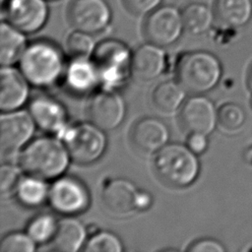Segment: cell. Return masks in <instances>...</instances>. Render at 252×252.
<instances>
[{
  "label": "cell",
  "mask_w": 252,
  "mask_h": 252,
  "mask_svg": "<svg viewBox=\"0 0 252 252\" xmlns=\"http://www.w3.org/2000/svg\"><path fill=\"white\" fill-rule=\"evenodd\" d=\"M48 0H2L5 21L25 32L40 31L49 19Z\"/></svg>",
  "instance_id": "9c48e42d"
},
{
  "label": "cell",
  "mask_w": 252,
  "mask_h": 252,
  "mask_svg": "<svg viewBox=\"0 0 252 252\" xmlns=\"http://www.w3.org/2000/svg\"><path fill=\"white\" fill-rule=\"evenodd\" d=\"M35 123L30 112L6 111L0 117V148L2 154L12 155L25 148L32 137Z\"/></svg>",
  "instance_id": "7c38bea8"
},
{
  "label": "cell",
  "mask_w": 252,
  "mask_h": 252,
  "mask_svg": "<svg viewBox=\"0 0 252 252\" xmlns=\"http://www.w3.org/2000/svg\"><path fill=\"white\" fill-rule=\"evenodd\" d=\"M20 170L13 164L4 163L0 169V192L7 194L16 189L21 177Z\"/></svg>",
  "instance_id": "4dcf8cb0"
},
{
  "label": "cell",
  "mask_w": 252,
  "mask_h": 252,
  "mask_svg": "<svg viewBox=\"0 0 252 252\" xmlns=\"http://www.w3.org/2000/svg\"><path fill=\"white\" fill-rule=\"evenodd\" d=\"M213 7L221 27L238 30L252 20V0H215Z\"/></svg>",
  "instance_id": "ffe728a7"
},
{
  "label": "cell",
  "mask_w": 252,
  "mask_h": 252,
  "mask_svg": "<svg viewBox=\"0 0 252 252\" xmlns=\"http://www.w3.org/2000/svg\"><path fill=\"white\" fill-rule=\"evenodd\" d=\"M132 55L127 44L116 38H105L95 45L93 62L103 89L117 90L127 82L132 72Z\"/></svg>",
  "instance_id": "277c9868"
},
{
  "label": "cell",
  "mask_w": 252,
  "mask_h": 252,
  "mask_svg": "<svg viewBox=\"0 0 252 252\" xmlns=\"http://www.w3.org/2000/svg\"><path fill=\"white\" fill-rule=\"evenodd\" d=\"M66 44L70 54L79 58H89L93 55L96 45L92 33L79 30H75L68 35Z\"/></svg>",
  "instance_id": "4316f807"
},
{
  "label": "cell",
  "mask_w": 252,
  "mask_h": 252,
  "mask_svg": "<svg viewBox=\"0 0 252 252\" xmlns=\"http://www.w3.org/2000/svg\"><path fill=\"white\" fill-rule=\"evenodd\" d=\"M169 132L167 126L155 117H145L135 123L131 131V141L137 150L152 154L167 144Z\"/></svg>",
  "instance_id": "e0dca14e"
},
{
  "label": "cell",
  "mask_w": 252,
  "mask_h": 252,
  "mask_svg": "<svg viewBox=\"0 0 252 252\" xmlns=\"http://www.w3.org/2000/svg\"><path fill=\"white\" fill-rule=\"evenodd\" d=\"M185 97V89L175 81H164L158 84L153 92V102L163 112L176 110Z\"/></svg>",
  "instance_id": "d4e9b609"
},
{
  "label": "cell",
  "mask_w": 252,
  "mask_h": 252,
  "mask_svg": "<svg viewBox=\"0 0 252 252\" xmlns=\"http://www.w3.org/2000/svg\"><path fill=\"white\" fill-rule=\"evenodd\" d=\"M181 11L184 29L193 35H201L208 32L217 22L214 7L204 2H191Z\"/></svg>",
  "instance_id": "603a6c76"
},
{
  "label": "cell",
  "mask_w": 252,
  "mask_h": 252,
  "mask_svg": "<svg viewBox=\"0 0 252 252\" xmlns=\"http://www.w3.org/2000/svg\"><path fill=\"white\" fill-rule=\"evenodd\" d=\"M165 68V53L152 42L140 45L132 55V73L141 80H153Z\"/></svg>",
  "instance_id": "ac0fdd59"
},
{
  "label": "cell",
  "mask_w": 252,
  "mask_h": 252,
  "mask_svg": "<svg viewBox=\"0 0 252 252\" xmlns=\"http://www.w3.org/2000/svg\"><path fill=\"white\" fill-rule=\"evenodd\" d=\"M49 188L45 179L29 174L20 179L15 190L17 199L22 205L35 208L48 200Z\"/></svg>",
  "instance_id": "cb8c5ba5"
},
{
  "label": "cell",
  "mask_w": 252,
  "mask_h": 252,
  "mask_svg": "<svg viewBox=\"0 0 252 252\" xmlns=\"http://www.w3.org/2000/svg\"><path fill=\"white\" fill-rule=\"evenodd\" d=\"M222 67L219 58L204 50L186 52L180 55L175 67L177 82L192 94H205L220 82Z\"/></svg>",
  "instance_id": "3957f363"
},
{
  "label": "cell",
  "mask_w": 252,
  "mask_h": 252,
  "mask_svg": "<svg viewBox=\"0 0 252 252\" xmlns=\"http://www.w3.org/2000/svg\"><path fill=\"white\" fill-rule=\"evenodd\" d=\"M70 158L64 142L55 137L43 136L24 148L19 162L28 174L48 180L58 178L66 171Z\"/></svg>",
  "instance_id": "6da1fadb"
},
{
  "label": "cell",
  "mask_w": 252,
  "mask_h": 252,
  "mask_svg": "<svg viewBox=\"0 0 252 252\" xmlns=\"http://www.w3.org/2000/svg\"><path fill=\"white\" fill-rule=\"evenodd\" d=\"M187 147L196 155L204 153L208 148L207 135L199 133H191L187 140Z\"/></svg>",
  "instance_id": "836d02e7"
},
{
  "label": "cell",
  "mask_w": 252,
  "mask_h": 252,
  "mask_svg": "<svg viewBox=\"0 0 252 252\" xmlns=\"http://www.w3.org/2000/svg\"><path fill=\"white\" fill-rule=\"evenodd\" d=\"M128 12L135 16H147L159 7L163 0H122Z\"/></svg>",
  "instance_id": "1f68e13d"
},
{
  "label": "cell",
  "mask_w": 252,
  "mask_h": 252,
  "mask_svg": "<svg viewBox=\"0 0 252 252\" xmlns=\"http://www.w3.org/2000/svg\"><path fill=\"white\" fill-rule=\"evenodd\" d=\"M67 16L75 30L95 34L110 25L112 10L106 0H72Z\"/></svg>",
  "instance_id": "30bf717a"
},
{
  "label": "cell",
  "mask_w": 252,
  "mask_h": 252,
  "mask_svg": "<svg viewBox=\"0 0 252 252\" xmlns=\"http://www.w3.org/2000/svg\"><path fill=\"white\" fill-rule=\"evenodd\" d=\"M61 137L71 158L82 164L96 161L106 148L103 129L93 122H81L67 127Z\"/></svg>",
  "instance_id": "8992f818"
},
{
  "label": "cell",
  "mask_w": 252,
  "mask_h": 252,
  "mask_svg": "<svg viewBox=\"0 0 252 252\" xmlns=\"http://www.w3.org/2000/svg\"><path fill=\"white\" fill-rule=\"evenodd\" d=\"M87 228L76 219L66 218L59 221L51 240V249L60 252H76L86 244Z\"/></svg>",
  "instance_id": "44dd1931"
},
{
  "label": "cell",
  "mask_w": 252,
  "mask_h": 252,
  "mask_svg": "<svg viewBox=\"0 0 252 252\" xmlns=\"http://www.w3.org/2000/svg\"><path fill=\"white\" fill-rule=\"evenodd\" d=\"M20 69L30 84L46 88L64 75L66 66L58 45L48 39H37L27 45L20 58Z\"/></svg>",
  "instance_id": "7a4b0ae2"
},
{
  "label": "cell",
  "mask_w": 252,
  "mask_h": 252,
  "mask_svg": "<svg viewBox=\"0 0 252 252\" xmlns=\"http://www.w3.org/2000/svg\"><path fill=\"white\" fill-rule=\"evenodd\" d=\"M87 111L91 122L103 130H112L123 121L126 106L116 90L102 89L91 97Z\"/></svg>",
  "instance_id": "4fadbf2b"
},
{
  "label": "cell",
  "mask_w": 252,
  "mask_h": 252,
  "mask_svg": "<svg viewBox=\"0 0 252 252\" xmlns=\"http://www.w3.org/2000/svg\"><path fill=\"white\" fill-rule=\"evenodd\" d=\"M247 87H248L249 91L252 93V65H251L250 70L247 75Z\"/></svg>",
  "instance_id": "e575fe53"
},
{
  "label": "cell",
  "mask_w": 252,
  "mask_h": 252,
  "mask_svg": "<svg viewBox=\"0 0 252 252\" xmlns=\"http://www.w3.org/2000/svg\"><path fill=\"white\" fill-rule=\"evenodd\" d=\"M244 109L237 103H223L218 110L219 124L226 131H235L241 128L245 122Z\"/></svg>",
  "instance_id": "83f0119b"
},
{
  "label": "cell",
  "mask_w": 252,
  "mask_h": 252,
  "mask_svg": "<svg viewBox=\"0 0 252 252\" xmlns=\"http://www.w3.org/2000/svg\"><path fill=\"white\" fill-rule=\"evenodd\" d=\"M157 175L173 187H186L198 177L200 163L196 154L180 144H166L154 159Z\"/></svg>",
  "instance_id": "5b68a950"
},
{
  "label": "cell",
  "mask_w": 252,
  "mask_h": 252,
  "mask_svg": "<svg viewBox=\"0 0 252 252\" xmlns=\"http://www.w3.org/2000/svg\"><path fill=\"white\" fill-rule=\"evenodd\" d=\"M64 79L68 89L77 94H88L99 84L96 68L88 58L74 57L66 66Z\"/></svg>",
  "instance_id": "d6986e66"
},
{
  "label": "cell",
  "mask_w": 252,
  "mask_h": 252,
  "mask_svg": "<svg viewBox=\"0 0 252 252\" xmlns=\"http://www.w3.org/2000/svg\"><path fill=\"white\" fill-rule=\"evenodd\" d=\"M143 30L149 42L161 47L169 46L185 31L182 11L173 5L161 4L146 16Z\"/></svg>",
  "instance_id": "52a82bcc"
},
{
  "label": "cell",
  "mask_w": 252,
  "mask_h": 252,
  "mask_svg": "<svg viewBox=\"0 0 252 252\" xmlns=\"http://www.w3.org/2000/svg\"><path fill=\"white\" fill-rule=\"evenodd\" d=\"M84 250L88 252H121L123 246L114 233L98 231L87 240Z\"/></svg>",
  "instance_id": "f1b7e54d"
},
{
  "label": "cell",
  "mask_w": 252,
  "mask_h": 252,
  "mask_svg": "<svg viewBox=\"0 0 252 252\" xmlns=\"http://www.w3.org/2000/svg\"><path fill=\"white\" fill-rule=\"evenodd\" d=\"M48 1H54V0H48Z\"/></svg>",
  "instance_id": "8d00e7d4"
},
{
  "label": "cell",
  "mask_w": 252,
  "mask_h": 252,
  "mask_svg": "<svg viewBox=\"0 0 252 252\" xmlns=\"http://www.w3.org/2000/svg\"><path fill=\"white\" fill-rule=\"evenodd\" d=\"M26 33L3 20L0 26V63L10 66L20 60L27 47Z\"/></svg>",
  "instance_id": "7402d4cb"
},
{
  "label": "cell",
  "mask_w": 252,
  "mask_h": 252,
  "mask_svg": "<svg viewBox=\"0 0 252 252\" xmlns=\"http://www.w3.org/2000/svg\"><path fill=\"white\" fill-rule=\"evenodd\" d=\"M250 105H251V107H252V97H251V100H250Z\"/></svg>",
  "instance_id": "d590c367"
},
{
  "label": "cell",
  "mask_w": 252,
  "mask_h": 252,
  "mask_svg": "<svg viewBox=\"0 0 252 252\" xmlns=\"http://www.w3.org/2000/svg\"><path fill=\"white\" fill-rule=\"evenodd\" d=\"M29 108L35 125L41 130L62 136L67 129V111L57 99L47 95H38L32 99Z\"/></svg>",
  "instance_id": "9a60e30c"
},
{
  "label": "cell",
  "mask_w": 252,
  "mask_h": 252,
  "mask_svg": "<svg viewBox=\"0 0 252 252\" xmlns=\"http://www.w3.org/2000/svg\"><path fill=\"white\" fill-rule=\"evenodd\" d=\"M29 81L22 72L2 66L0 70V108L3 112L18 110L30 94Z\"/></svg>",
  "instance_id": "2e32d148"
},
{
  "label": "cell",
  "mask_w": 252,
  "mask_h": 252,
  "mask_svg": "<svg viewBox=\"0 0 252 252\" xmlns=\"http://www.w3.org/2000/svg\"><path fill=\"white\" fill-rule=\"evenodd\" d=\"M48 202L57 213L73 216L83 213L90 204L85 184L71 176L58 177L49 188Z\"/></svg>",
  "instance_id": "8fae6325"
},
{
  "label": "cell",
  "mask_w": 252,
  "mask_h": 252,
  "mask_svg": "<svg viewBox=\"0 0 252 252\" xmlns=\"http://www.w3.org/2000/svg\"><path fill=\"white\" fill-rule=\"evenodd\" d=\"M36 242L24 232H12L5 235L0 242L1 252H33Z\"/></svg>",
  "instance_id": "f546056e"
},
{
  "label": "cell",
  "mask_w": 252,
  "mask_h": 252,
  "mask_svg": "<svg viewBox=\"0 0 252 252\" xmlns=\"http://www.w3.org/2000/svg\"><path fill=\"white\" fill-rule=\"evenodd\" d=\"M190 252H224L225 248L223 245L211 238H203L198 241H195L189 248Z\"/></svg>",
  "instance_id": "d6a6232c"
},
{
  "label": "cell",
  "mask_w": 252,
  "mask_h": 252,
  "mask_svg": "<svg viewBox=\"0 0 252 252\" xmlns=\"http://www.w3.org/2000/svg\"><path fill=\"white\" fill-rule=\"evenodd\" d=\"M101 199L106 210L115 215H126L151 206L152 197L139 191L130 180L125 178L109 179L102 188Z\"/></svg>",
  "instance_id": "ba28073f"
},
{
  "label": "cell",
  "mask_w": 252,
  "mask_h": 252,
  "mask_svg": "<svg viewBox=\"0 0 252 252\" xmlns=\"http://www.w3.org/2000/svg\"><path fill=\"white\" fill-rule=\"evenodd\" d=\"M58 223L59 221L52 214H39L29 222L27 233L36 243L51 242L58 228Z\"/></svg>",
  "instance_id": "484cf974"
},
{
  "label": "cell",
  "mask_w": 252,
  "mask_h": 252,
  "mask_svg": "<svg viewBox=\"0 0 252 252\" xmlns=\"http://www.w3.org/2000/svg\"><path fill=\"white\" fill-rule=\"evenodd\" d=\"M180 120L189 133L211 134L218 121V110L211 99L204 95H195L185 101L181 108Z\"/></svg>",
  "instance_id": "5bb4252c"
}]
</instances>
